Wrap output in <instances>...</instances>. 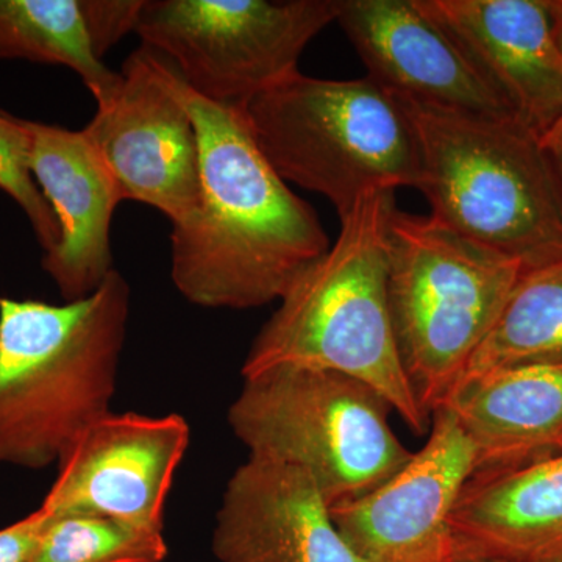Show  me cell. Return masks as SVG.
Segmentation results:
<instances>
[{"mask_svg": "<svg viewBox=\"0 0 562 562\" xmlns=\"http://www.w3.org/2000/svg\"><path fill=\"white\" fill-rule=\"evenodd\" d=\"M336 22L397 99L430 109L514 120L501 95L420 0H339Z\"/></svg>", "mask_w": 562, "mask_h": 562, "instance_id": "7c38bea8", "label": "cell"}, {"mask_svg": "<svg viewBox=\"0 0 562 562\" xmlns=\"http://www.w3.org/2000/svg\"><path fill=\"white\" fill-rule=\"evenodd\" d=\"M550 10H552L554 36H557L558 49H560L562 60V0H550ZM561 131L562 120L560 124L557 125V128L550 133L549 138L543 140L542 146L546 147L547 144L552 143V140L560 135Z\"/></svg>", "mask_w": 562, "mask_h": 562, "instance_id": "cb8c5ba5", "label": "cell"}, {"mask_svg": "<svg viewBox=\"0 0 562 562\" xmlns=\"http://www.w3.org/2000/svg\"><path fill=\"white\" fill-rule=\"evenodd\" d=\"M201 150V198L172 224L171 279L203 308L279 302L331 246L316 211L273 169L243 106L206 101L188 87Z\"/></svg>", "mask_w": 562, "mask_h": 562, "instance_id": "6da1fadb", "label": "cell"}, {"mask_svg": "<svg viewBox=\"0 0 562 562\" xmlns=\"http://www.w3.org/2000/svg\"><path fill=\"white\" fill-rule=\"evenodd\" d=\"M95 57L103 58L127 33L136 31L144 0H80Z\"/></svg>", "mask_w": 562, "mask_h": 562, "instance_id": "7402d4cb", "label": "cell"}, {"mask_svg": "<svg viewBox=\"0 0 562 562\" xmlns=\"http://www.w3.org/2000/svg\"><path fill=\"white\" fill-rule=\"evenodd\" d=\"M441 562H497L491 560H484V558L471 557V554H464L460 552H453L442 560Z\"/></svg>", "mask_w": 562, "mask_h": 562, "instance_id": "484cf974", "label": "cell"}, {"mask_svg": "<svg viewBox=\"0 0 562 562\" xmlns=\"http://www.w3.org/2000/svg\"><path fill=\"white\" fill-rule=\"evenodd\" d=\"M536 364H562V258L520 276L458 386Z\"/></svg>", "mask_w": 562, "mask_h": 562, "instance_id": "ac0fdd59", "label": "cell"}, {"mask_svg": "<svg viewBox=\"0 0 562 562\" xmlns=\"http://www.w3.org/2000/svg\"><path fill=\"white\" fill-rule=\"evenodd\" d=\"M475 468L471 439L441 406L419 452L369 494L333 506V522L366 562H441L453 552L450 516Z\"/></svg>", "mask_w": 562, "mask_h": 562, "instance_id": "8fae6325", "label": "cell"}, {"mask_svg": "<svg viewBox=\"0 0 562 562\" xmlns=\"http://www.w3.org/2000/svg\"><path fill=\"white\" fill-rule=\"evenodd\" d=\"M0 191L27 217L44 254L60 243V224L41 192L31 168V132L27 120L0 110Z\"/></svg>", "mask_w": 562, "mask_h": 562, "instance_id": "44dd1931", "label": "cell"}, {"mask_svg": "<svg viewBox=\"0 0 562 562\" xmlns=\"http://www.w3.org/2000/svg\"><path fill=\"white\" fill-rule=\"evenodd\" d=\"M211 547L221 562H366L308 473L250 454L222 495Z\"/></svg>", "mask_w": 562, "mask_h": 562, "instance_id": "5bb4252c", "label": "cell"}, {"mask_svg": "<svg viewBox=\"0 0 562 562\" xmlns=\"http://www.w3.org/2000/svg\"><path fill=\"white\" fill-rule=\"evenodd\" d=\"M338 13L339 0H144L135 33L195 94L244 106L297 72Z\"/></svg>", "mask_w": 562, "mask_h": 562, "instance_id": "ba28073f", "label": "cell"}, {"mask_svg": "<svg viewBox=\"0 0 562 562\" xmlns=\"http://www.w3.org/2000/svg\"><path fill=\"white\" fill-rule=\"evenodd\" d=\"M27 127L32 173L61 231L41 265L65 302L79 301L114 271L110 236L120 188L83 131L29 120Z\"/></svg>", "mask_w": 562, "mask_h": 562, "instance_id": "9a60e30c", "label": "cell"}, {"mask_svg": "<svg viewBox=\"0 0 562 562\" xmlns=\"http://www.w3.org/2000/svg\"><path fill=\"white\" fill-rule=\"evenodd\" d=\"M387 299L403 369L422 409L449 401L525 272L431 216L395 209Z\"/></svg>", "mask_w": 562, "mask_h": 562, "instance_id": "8992f818", "label": "cell"}, {"mask_svg": "<svg viewBox=\"0 0 562 562\" xmlns=\"http://www.w3.org/2000/svg\"><path fill=\"white\" fill-rule=\"evenodd\" d=\"M391 412L379 392L344 373L277 368L244 379L228 425L250 457L308 473L333 508L369 494L412 460Z\"/></svg>", "mask_w": 562, "mask_h": 562, "instance_id": "52a82bcc", "label": "cell"}, {"mask_svg": "<svg viewBox=\"0 0 562 562\" xmlns=\"http://www.w3.org/2000/svg\"><path fill=\"white\" fill-rule=\"evenodd\" d=\"M243 110L281 179L324 195L339 217L368 192L419 183L412 122L369 77L327 80L297 70Z\"/></svg>", "mask_w": 562, "mask_h": 562, "instance_id": "5b68a950", "label": "cell"}, {"mask_svg": "<svg viewBox=\"0 0 562 562\" xmlns=\"http://www.w3.org/2000/svg\"><path fill=\"white\" fill-rule=\"evenodd\" d=\"M397 102L416 135L417 190L431 217L525 271L562 258V194L535 133L516 120Z\"/></svg>", "mask_w": 562, "mask_h": 562, "instance_id": "277c9868", "label": "cell"}, {"mask_svg": "<svg viewBox=\"0 0 562 562\" xmlns=\"http://www.w3.org/2000/svg\"><path fill=\"white\" fill-rule=\"evenodd\" d=\"M394 191H371L339 217L335 244L292 283L251 342L244 379L277 368L344 373L369 384L416 435L431 417L403 369L387 299Z\"/></svg>", "mask_w": 562, "mask_h": 562, "instance_id": "7a4b0ae2", "label": "cell"}, {"mask_svg": "<svg viewBox=\"0 0 562 562\" xmlns=\"http://www.w3.org/2000/svg\"><path fill=\"white\" fill-rule=\"evenodd\" d=\"M49 514L43 508L0 530V562H31Z\"/></svg>", "mask_w": 562, "mask_h": 562, "instance_id": "603a6c76", "label": "cell"}, {"mask_svg": "<svg viewBox=\"0 0 562 562\" xmlns=\"http://www.w3.org/2000/svg\"><path fill=\"white\" fill-rule=\"evenodd\" d=\"M514 120L541 143L562 120V60L550 0H420Z\"/></svg>", "mask_w": 562, "mask_h": 562, "instance_id": "4fadbf2b", "label": "cell"}, {"mask_svg": "<svg viewBox=\"0 0 562 562\" xmlns=\"http://www.w3.org/2000/svg\"><path fill=\"white\" fill-rule=\"evenodd\" d=\"M187 94L176 66L140 46L83 131L122 201L146 203L171 224L191 214L201 198V150Z\"/></svg>", "mask_w": 562, "mask_h": 562, "instance_id": "9c48e42d", "label": "cell"}, {"mask_svg": "<svg viewBox=\"0 0 562 562\" xmlns=\"http://www.w3.org/2000/svg\"><path fill=\"white\" fill-rule=\"evenodd\" d=\"M190 436L179 414L110 412L63 453L41 508L50 516L90 514L162 532L166 501Z\"/></svg>", "mask_w": 562, "mask_h": 562, "instance_id": "30bf717a", "label": "cell"}, {"mask_svg": "<svg viewBox=\"0 0 562 562\" xmlns=\"http://www.w3.org/2000/svg\"><path fill=\"white\" fill-rule=\"evenodd\" d=\"M454 552L562 562V453L517 471L473 473L450 516Z\"/></svg>", "mask_w": 562, "mask_h": 562, "instance_id": "2e32d148", "label": "cell"}, {"mask_svg": "<svg viewBox=\"0 0 562 562\" xmlns=\"http://www.w3.org/2000/svg\"><path fill=\"white\" fill-rule=\"evenodd\" d=\"M543 149L549 151L550 160H552L553 165V171L557 173L558 184H560L562 194V131L560 135H558L552 143L547 144Z\"/></svg>", "mask_w": 562, "mask_h": 562, "instance_id": "d4e9b609", "label": "cell"}, {"mask_svg": "<svg viewBox=\"0 0 562 562\" xmlns=\"http://www.w3.org/2000/svg\"><path fill=\"white\" fill-rule=\"evenodd\" d=\"M128 313L131 286L116 269L61 305L0 297V464H57L110 413Z\"/></svg>", "mask_w": 562, "mask_h": 562, "instance_id": "3957f363", "label": "cell"}, {"mask_svg": "<svg viewBox=\"0 0 562 562\" xmlns=\"http://www.w3.org/2000/svg\"><path fill=\"white\" fill-rule=\"evenodd\" d=\"M442 406L471 439L475 473L517 471L562 453V364L487 373Z\"/></svg>", "mask_w": 562, "mask_h": 562, "instance_id": "e0dca14e", "label": "cell"}, {"mask_svg": "<svg viewBox=\"0 0 562 562\" xmlns=\"http://www.w3.org/2000/svg\"><path fill=\"white\" fill-rule=\"evenodd\" d=\"M0 60L66 66L95 103L120 81L92 50L80 0H0Z\"/></svg>", "mask_w": 562, "mask_h": 562, "instance_id": "d6986e66", "label": "cell"}, {"mask_svg": "<svg viewBox=\"0 0 562 562\" xmlns=\"http://www.w3.org/2000/svg\"><path fill=\"white\" fill-rule=\"evenodd\" d=\"M166 557L162 532L90 514H49L31 562H162Z\"/></svg>", "mask_w": 562, "mask_h": 562, "instance_id": "ffe728a7", "label": "cell"}]
</instances>
